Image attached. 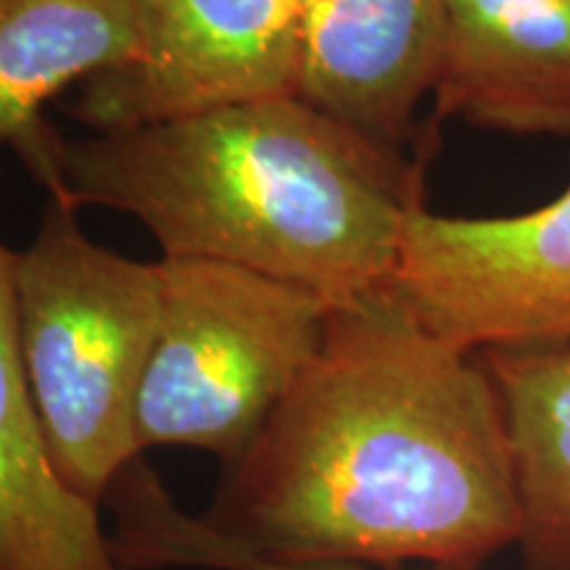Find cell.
<instances>
[{
  "label": "cell",
  "mask_w": 570,
  "mask_h": 570,
  "mask_svg": "<svg viewBox=\"0 0 570 570\" xmlns=\"http://www.w3.org/2000/svg\"><path fill=\"white\" fill-rule=\"evenodd\" d=\"M202 518L267 560L481 570L515 550L523 523L481 356L420 325L391 288L333 306L317 354Z\"/></svg>",
  "instance_id": "6da1fadb"
},
{
  "label": "cell",
  "mask_w": 570,
  "mask_h": 570,
  "mask_svg": "<svg viewBox=\"0 0 570 570\" xmlns=\"http://www.w3.org/2000/svg\"><path fill=\"white\" fill-rule=\"evenodd\" d=\"M67 202L135 217L164 259L298 285L331 306L389 288L420 206L399 151L298 96L67 140Z\"/></svg>",
  "instance_id": "7a4b0ae2"
},
{
  "label": "cell",
  "mask_w": 570,
  "mask_h": 570,
  "mask_svg": "<svg viewBox=\"0 0 570 570\" xmlns=\"http://www.w3.org/2000/svg\"><path fill=\"white\" fill-rule=\"evenodd\" d=\"M13 283L21 360L56 470L104 504L142 458L135 417L161 320L159 262L96 244L77 206L51 198L17 252Z\"/></svg>",
  "instance_id": "3957f363"
},
{
  "label": "cell",
  "mask_w": 570,
  "mask_h": 570,
  "mask_svg": "<svg viewBox=\"0 0 570 570\" xmlns=\"http://www.w3.org/2000/svg\"><path fill=\"white\" fill-rule=\"evenodd\" d=\"M159 275L161 320L138 396V446L202 449L227 465L317 354L333 306L223 262L161 256Z\"/></svg>",
  "instance_id": "277c9868"
},
{
  "label": "cell",
  "mask_w": 570,
  "mask_h": 570,
  "mask_svg": "<svg viewBox=\"0 0 570 570\" xmlns=\"http://www.w3.org/2000/svg\"><path fill=\"white\" fill-rule=\"evenodd\" d=\"M391 294L449 344L570 346V188L504 217L407 214Z\"/></svg>",
  "instance_id": "5b68a950"
},
{
  "label": "cell",
  "mask_w": 570,
  "mask_h": 570,
  "mask_svg": "<svg viewBox=\"0 0 570 570\" xmlns=\"http://www.w3.org/2000/svg\"><path fill=\"white\" fill-rule=\"evenodd\" d=\"M132 59L80 85L75 111L96 132L296 96L302 0H132Z\"/></svg>",
  "instance_id": "8992f818"
},
{
  "label": "cell",
  "mask_w": 570,
  "mask_h": 570,
  "mask_svg": "<svg viewBox=\"0 0 570 570\" xmlns=\"http://www.w3.org/2000/svg\"><path fill=\"white\" fill-rule=\"evenodd\" d=\"M444 0H302L296 96L399 151L433 92Z\"/></svg>",
  "instance_id": "52a82bcc"
},
{
  "label": "cell",
  "mask_w": 570,
  "mask_h": 570,
  "mask_svg": "<svg viewBox=\"0 0 570 570\" xmlns=\"http://www.w3.org/2000/svg\"><path fill=\"white\" fill-rule=\"evenodd\" d=\"M431 96L441 119L570 135V0H444Z\"/></svg>",
  "instance_id": "ba28073f"
},
{
  "label": "cell",
  "mask_w": 570,
  "mask_h": 570,
  "mask_svg": "<svg viewBox=\"0 0 570 570\" xmlns=\"http://www.w3.org/2000/svg\"><path fill=\"white\" fill-rule=\"evenodd\" d=\"M13 265L0 244V570H127L101 504L56 470L21 360Z\"/></svg>",
  "instance_id": "9c48e42d"
},
{
  "label": "cell",
  "mask_w": 570,
  "mask_h": 570,
  "mask_svg": "<svg viewBox=\"0 0 570 570\" xmlns=\"http://www.w3.org/2000/svg\"><path fill=\"white\" fill-rule=\"evenodd\" d=\"M135 42L132 0H0V151L17 154L48 198L67 202V140L46 104L122 67Z\"/></svg>",
  "instance_id": "30bf717a"
},
{
  "label": "cell",
  "mask_w": 570,
  "mask_h": 570,
  "mask_svg": "<svg viewBox=\"0 0 570 570\" xmlns=\"http://www.w3.org/2000/svg\"><path fill=\"white\" fill-rule=\"evenodd\" d=\"M494 383L520 489L525 570H570V346L479 354Z\"/></svg>",
  "instance_id": "8fae6325"
},
{
  "label": "cell",
  "mask_w": 570,
  "mask_h": 570,
  "mask_svg": "<svg viewBox=\"0 0 570 570\" xmlns=\"http://www.w3.org/2000/svg\"><path fill=\"white\" fill-rule=\"evenodd\" d=\"M111 541L127 570H375L333 562H281L225 541L202 515L183 510L161 475L138 458L125 468L106 502Z\"/></svg>",
  "instance_id": "7c38bea8"
}]
</instances>
